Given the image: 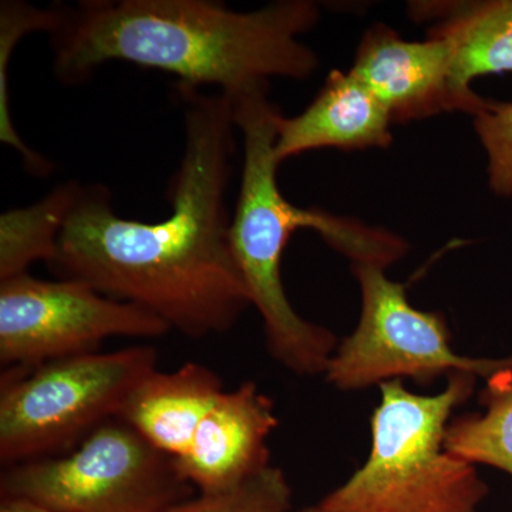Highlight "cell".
<instances>
[{
	"label": "cell",
	"mask_w": 512,
	"mask_h": 512,
	"mask_svg": "<svg viewBox=\"0 0 512 512\" xmlns=\"http://www.w3.org/2000/svg\"><path fill=\"white\" fill-rule=\"evenodd\" d=\"M318 19L308 0L247 13L210 0H83L62 8L52 33L55 72L64 83H83L120 60L234 97L268 87L271 77H311L319 60L299 37Z\"/></svg>",
	"instance_id": "7a4b0ae2"
},
{
	"label": "cell",
	"mask_w": 512,
	"mask_h": 512,
	"mask_svg": "<svg viewBox=\"0 0 512 512\" xmlns=\"http://www.w3.org/2000/svg\"><path fill=\"white\" fill-rule=\"evenodd\" d=\"M481 144L488 157V184L500 197L512 195V103L487 99L474 114Z\"/></svg>",
	"instance_id": "e0dca14e"
},
{
	"label": "cell",
	"mask_w": 512,
	"mask_h": 512,
	"mask_svg": "<svg viewBox=\"0 0 512 512\" xmlns=\"http://www.w3.org/2000/svg\"><path fill=\"white\" fill-rule=\"evenodd\" d=\"M183 160L163 221L117 217L110 192L83 185L50 268L141 306L192 339L228 332L251 305L229 241L227 194L238 130L228 94L177 83Z\"/></svg>",
	"instance_id": "6da1fadb"
},
{
	"label": "cell",
	"mask_w": 512,
	"mask_h": 512,
	"mask_svg": "<svg viewBox=\"0 0 512 512\" xmlns=\"http://www.w3.org/2000/svg\"><path fill=\"white\" fill-rule=\"evenodd\" d=\"M483 413L448 424L444 447L468 463L485 464L512 477V370L491 377Z\"/></svg>",
	"instance_id": "9a60e30c"
},
{
	"label": "cell",
	"mask_w": 512,
	"mask_h": 512,
	"mask_svg": "<svg viewBox=\"0 0 512 512\" xmlns=\"http://www.w3.org/2000/svg\"><path fill=\"white\" fill-rule=\"evenodd\" d=\"M414 15L439 18L431 36L446 39L453 49V80L461 96L483 97L471 82L488 74L512 72V0L416 3Z\"/></svg>",
	"instance_id": "4fadbf2b"
},
{
	"label": "cell",
	"mask_w": 512,
	"mask_h": 512,
	"mask_svg": "<svg viewBox=\"0 0 512 512\" xmlns=\"http://www.w3.org/2000/svg\"><path fill=\"white\" fill-rule=\"evenodd\" d=\"M276 426L271 399L255 383H242L221 394L175 466L200 493L229 490L271 466L268 439Z\"/></svg>",
	"instance_id": "30bf717a"
},
{
	"label": "cell",
	"mask_w": 512,
	"mask_h": 512,
	"mask_svg": "<svg viewBox=\"0 0 512 512\" xmlns=\"http://www.w3.org/2000/svg\"><path fill=\"white\" fill-rule=\"evenodd\" d=\"M231 97V96H229ZM237 128L244 137V164L229 241L249 301L261 313L268 350L286 369L301 376L325 373L335 353V335L303 319L282 284L281 262L296 229H316L353 265L387 268L404 252L403 239L363 222L291 204L276 183V138L282 113L268 99V87L231 97Z\"/></svg>",
	"instance_id": "3957f363"
},
{
	"label": "cell",
	"mask_w": 512,
	"mask_h": 512,
	"mask_svg": "<svg viewBox=\"0 0 512 512\" xmlns=\"http://www.w3.org/2000/svg\"><path fill=\"white\" fill-rule=\"evenodd\" d=\"M350 72L396 123L423 120L441 111L463 110L474 116L487 101H471L457 92L453 49L439 36L412 42L387 26H373L363 36Z\"/></svg>",
	"instance_id": "9c48e42d"
},
{
	"label": "cell",
	"mask_w": 512,
	"mask_h": 512,
	"mask_svg": "<svg viewBox=\"0 0 512 512\" xmlns=\"http://www.w3.org/2000/svg\"><path fill=\"white\" fill-rule=\"evenodd\" d=\"M224 392L221 377L200 363H185L173 372L156 370L131 392L117 419L180 460Z\"/></svg>",
	"instance_id": "7c38bea8"
},
{
	"label": "cell",
	"mask_w": 512,
	"mask_h": 512,
	"mask_svg": "<svg viewBox=\"0 0 512 512\" xmlns=\"http://www.w3.org/2000/svg\"><path fill=\"white\" fill-rule=\"evenodd\" d=\"M352 268L362 293V312L355 332L338 345L326 369V379L336 389H366L402 377L431 383L454 373L491 379L512 370V357L457 355L443 316L413 308L406 286L387 278L383 268Z\"/></svg>",
	"instance_id": "52a82bcc"
},
{
	"label": "cell",
	"mask_w": 512,
	"mask_h": 512,
	"mask_svg": "<svg viewBox=\"0 0 512 512\" xmlns=\"http://www.w3.org/2000/svg\"><path fill=\"white\" fill-rule=\"evenodd\" d=\"M301 512H329L328 510H325V508L322 507V505H316V507L312 508H306V510H303Z\"/></svg>",
	"instance_id": "d6986e66"
},
{
	"label": "cell",
	"mask_w": 512,
	"mask_h": 512,
	"mask_svg": "<svg viewBox=\"0 0 512 512\" xmlns=\"http://www.w3.org/2000/svg\"><path fill=\"white\" fill-rule=\"evenodd\" d=\"M291 504L284 471L269 466L229 490L201 493L165 512H289Z\"/></svg>",
	"instance_id": "2e32d148"
},
{
	"label": "cell",
	"mask_w": 512,
	"mask_h": 512,
	"mask_svg": "<svg viewBox=\"0 0 512 512\" xmlns=\"http://www.w3.org/2000/svg\"><path fill=\"white\" fill-rule=\"evenodd\" d=\"M153 346L86 353L33 367L3 383L0 396V458L19 464L45 458L86 439L119 417L131 392L156 372Z\"/></svg>",
	"instance_id": "5b68a950"
},
{
	"label": "cell",
	"mask_w": 512,
	"mask_h": 512,
	"mask_svg": "<svg viewBox=\"0 0 512 512\" xmlns=\"http://www.w3.org/2000/svg\"><path fill=\"white\" fill-rule=\"evenodd\" d=\"M476 379L454 373L434 396L410 392L402 380L380 384L369 458L320 505L329 512H478L487 484L474 464L444 447L451 413Z\"/></svg>",
	"instance_id": "277c9868"
},
{
	"label": "cell",
	"mask_w": 512,
	"mask_h": 512,
	"mask_svg": "<svg viewBox=\"0 0 512 512\" xmlns=\"http://www.w3.org/2000/svg\"><path fill=\"white\" fill-rule=\"evenodd\" d=\"M167 323L134 303L110 298L76 279L29 274L0 281V362L37 367L94 353L104 340L160 338Z\"/></svg>",
	"instance_id": "ba28073f"
},
{
	"label": "cell",
	"mask_w": 512,
	"mask_h": 512,
	"mask_svg": "<svg viewBox=\"0 0 512 512\" xmlns=\"http://www.w3.org/2000/svg\"><path fill=\"white\" fill-rule=\"evenodd\" d=\"M389 113L352 72H330L315 100L299 116L279 121V163L318 148L363 150L392 144Z\"/></svg>",
	"instance_id": "8fae6325"
},
{
	"label": "cell",
	"mask_w": 512,
	"mask_h": 512,
	"mask_svg": "<svg viewBox=\"0 0 512 512\" xmlns=\"http://www.w3.org/2000/svg\"><path fill=\"white\" fill-rule=\"evenodd\" d=\"M83 185L70 181L28 208L3 212L0 217V281L28 274L33 262L49 264L56 254L60 232Z\"/></svg>",
	"instance_id": "5bb4252c"
},
{
	"label": "cell",
	"mask_w": 512,
	"mask_h": 512,
	"mask_svg": "<svg viewBox=\"0 0 512 512\" xmlns=\"http://www.w3.org/2000/svg\"><path fill=\"white\" fill-rule=\"evenodd\" d=\"M2 497L55 512H165L192 497L173 458L124 421H107L62 457L13 464Z\"/></svg>",
	"instance_id": "8992f818"
},
{
	"label": "cell",
	"mask_w": 512,
	"mask_h": 512,
	"mask_svg": "<svg viewBox=\"0 0 512 512\" xmlns=\"http://www.w3.org/2000/svg\"><path fill=\"white\" fill-rule=\"evenodd\" d=\"M0 512H55L35 501L26 500L18 497H2Z\"/></svg>",
	"instance_id": "ac0fdd59"
}]
</instances>
